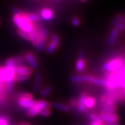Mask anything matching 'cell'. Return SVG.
<instances>
[{
	"label": "cell",
	"mask_w": 125,
	"mask_h": 125,
	"mask_svg": "<svg viewBox=\"0 0 125 125\" xmlns=\"http://www.w3.org/2000/svg\"><path fill=\"white\" fill-rule=\"evenodd\" d=\"M12 19L15 25L18 27L19 30L30 33L33 29V24L28 20V19L24 16V13L13 15Z\"/></svg>",
	"instance_id": "1"
},
{
	"label": "cell",
	"mask_w": 125,
	"mask_h": 125,
	"mask_svg": "<svg viewBox=\"0 0 125 125\" xmlns=\"http://www.w3.org/2000/svg\"><path fill=\"white\" fill-rule=\"evenodd\" d=\"M125 63V61L122 58H115L105 62L102 65V69L104 71L109 73L117 71L122 67Z\"/></svg>",
	"instance_id": "2"
},
{
	"label": "cell",
	"mask_w": 125,
	"mask_h": 125,
	"mask_svg": "<svg viewBox=\"0 0 125 125\" xmlns=\"http://www.w3.org/2000/svg\"><path fill=\"white\" fill-rule=\"evenodd\" d=\"M33 27L38 30V33H39V37H40L39 42L36 46V49L38 51H42L45 48V44H46L47 39V36H48V31L45 27L41 26L39 22L34 23Z\"/></svg>",
	"instance_id": "3"
},
{
	"label": "cell",
	"mask_w": 125,
	"mask_h": 125,
	"mask_svg": "<svg viewBox=\"0 0 125 125\" xmlns=\"http://www.w3.org/2000/svg\"><path fill=\"white\" fill-rule=\"evenodd\" d=\"M18 102L20 106L28 110L33 107L36 104V101L33 99V96L31 94L25 93L19 96Z\"/></svg>",
	"instance_id": "4"
},
{
	"label": "cell",
	"mask_w": 125,
	"mask_h": 125,
	"mask_svg": "<svg viewBox=\"0 0 125 125\" xmlns=\"http://www.w3.org/2000/svg\"><path fill=\"white\" fill-rule=\"evenodd\" d=\"M51 106L49 103L44 100H39L36 102L34 106L28 111L27 115L29 117H34L38 115L41 110L45 108H50Z\"/></svg>",
	"instance_id": "5"
},
{
	"label": "cell",
	"mask_w": 125,
	"mask_h": 125,
	"mask_svg": "<svg viewBox=\"0 0 125 125\" xmlns=\"http://www.w3.org/2000/svg\"><path fill=\"white\" fill-rule=\"evenodd\" d=\"M60 45V40L59 37L57 34L54 33L51 36V42L47 47V52L48 54H52L55 52L56 49Z\"/></svg>",
	"instance_id": "6"
},
{
	"label": "cell",
	"mask_w": 125,
	"mask_h": 125,
	"mask_svg": "<svg viewBox=\"0 0 125 125\" xmlns=\"http://www.w3.org/2000/svg\"><path fill=\"white\" fill-rule=\"evenodd\" d=\"M92 76L83 74V75H74L71 77L70 80L72 83H80L85 82H90L92 79Z\"/></svg>",
	"instance_id": "7"
},
{
	"label": "cell",
	"mask_w": 125,
	"mask_h": 125,
	"mask_svg": "<svg viewBox=\"0 0 125 125\" xmlns=\"http://www.w3.org/2000/svg\"><path fill=\"white\" fill-rule=\"evenodd\" d=\"M15 74L29 76L33 72V70L31 68L26 67V66L18 65V66L15 67Z\"/></svg>",
	"instance_id": "8"
},
{
	"label": "cell",
	"mask_w": 125,
	"mask_h": 125,
	"mask_svg": "<svg viewBox=\"0 0 125 125\" xmlns=\"http://www.w3.org/2000/svg\"><path fill=\"white\" fill-rule=\"evenodd\" d=\"M24 58L26 60L29 65L31 66L32 69H37L38 67V61L36 60V58H35L34 55L31 53V52H28L25 54L24 56Z\"/></svg>",
	"instance_id": "9"
},
{
	"label": "cell",
	"mask_w": 125,
	"mask_h": 125,
	"mask_svg": "<svg viewBox=\"0 0 125 125\" xmlns=\"http://www.w3.org/2000/svg\"><path fill=\"white\" fill-rule=\"evenodd\" d=\"M40 17L44 20L49 21L54 18V12L50 9H43L40 12Z\"/></svg>",
	"instance_id": "10"
},
{
	"label": "cell",
	"mask_w": 125,
	"mask_h": 125,
	"mask_svg": "<svg viewBox=\"0 0 125 125\" xmlns=\"http://www.w3.org/2000/svg\"><path fill=\"white\" fill-rule=\"evenodd\" d=\"M87 97V94L85 93L81 94L79 99L77 100V109L80 113H83L85 111V108L84 106V102L85 99Z\"/></svg>",
	"instance_id": "11"
},
{
	"label": "cell",
	"mask_w": 125,
	"mask_h": 125,
	"mask_svg": "<svg viewBox=\"0 0 125 125\" xmlns=\"http://www.w3.org/2000/svg\"><path fill=\"white\" fill-rule=\"evenodd\" d=\"M30 36H31V42L32 45L36 46L39 42L40 40V37H39V33L37 29H36L34 27L33 29V30L29 33Z\"/></svg>",
	"instance_id": "12"
},
{
	"label": "cell",
	"mask_w": 125,
	"mask_h": 125,
	"mask_svg": "<svg viewBox=\"0 0 125 125\" xmlns=\"http://www.w3.org/2000/svg\"><path fill=\"white\" fill-rule=\"evenodd\" d=\"M118 33H119V31L117 30L115 28L112 29L110 33V35L108 36V45H113L115 42L118 36Z\"/></svg>",
	"instance_id": "13"
},
{
	"label": "cell",
	"mask_w": 125,
	"mask_h": 125,
	"mask_svg": "<svg viewBox=\"0 0 125 125\" xmlns=\"http://www.w3.org/2000/svg\"><path fill=\"white\" fill-rule=\"evenodd\" d=\"M42 82V74L40 72H37L35 76V81L33 84V90L35 93H38L40 88Z\"/></svg>",
	"instance_id": "14"
},
{
	"label": "cell",
	"mask_w": 125,
	"mask_h": 125,
	"mask_svg": "<svg viewBox=\"0 0 125 125\" xmlns=\"http://www.w3.org/2000/svg\"><path fill=\"white\" fill-rule=\"evenodd\" d=\"M85 67V61L84 58H79L76 63L75 70L77 72H82Z\"/></svg>",
	"instance_id": "15"
},
{
	"label": "cell",
	"mask_w": 125,
	"mask_h": 125,
	"mask_svg": "<svg viewBox=\"0 0 125 125\" xmlns=\"http://www.w3.org/2000/svg\"><path fill=\"white\" fill-rule=\"evenodd\" d=\"M95 103H96V101L93 97H91V96L88 97L87 96L85 99V102H84V106H85V108L91 109L95 106Z\"/></svg>",
	"instance_id": "16"
},
{
	"label": "cell",
	"mask_w": 125,
	"mask_h": 125,
	"mask_svg": "<svg viewBox=\"0 0 125 125\" xmlns=\"http://www.w3.org/2000/svg\"><path fill=\"white\" fill-rule=\"evenodd\" d=\"M24 14V16L28 19L29 21H30L31 23L34 24V23L38 22L40 21V17L38 14L37 13H25Z\"/></svg>",
	"instance_id": "17"
},
{
	"label": "cell",
	"mask_w": 125,
	"mask_h": 125,
	"mask_svg": "<svg viewBox=\"0 0 125 125\" xmlns=\"http://www.w3.org/2000/svg\"><path fill=\"white\" fill-rule=\"evenodd\" d=\"M53 107L56 108L58 111H61L62 112H65L67 113L70 111V108L67 106V105L62 104L60 102H55L53 104Z\"/></svg>",
	"instance_id": "18"
},
{
	"label": "cell",
	"mask_w": 125,
	"mask_h": 125,
	"mask_svg": "<svg viewBox=\"0 0 125 125\" xmlns=\"http://www.w3.org/2000/svg\"><path fill=\"white\" fill-rule=\"evenodd\" d=\"M112 24L114 26V27L117 30L119 31H122L125 29V25L124 24L120 22V21H118L116 19H113L112 20Z\"/></svg>",
	"instance_id": "19"
},
{
	"label": "cell",
	"mask_w": 125,
	"mask_h": 125,
	"mask_svg": "<svg viewBox=\"0 0 125 125\" xmlns=\"http://www.w3.org/2000/svg\"><path fill=\"white\" fill-rule=\"evenodd\" d=\"M100 117H101V119H102V122H104V123H106L108 125H111L113 123L112 122V121L111 120V119L109 118V117L108 115V114L106 113H104V112H101V113H100Z\"/></svg>",
	"instance_id": "20"
},
{
	"label": "cell",
	"mask_w": 125,
	"mask_h": 125,
	"mask_svg": "<svg viewBox=\"0 0 125 125\" xmlns=\"http://www.w3.org/2000/svg\"><path fill=\"white\" fill-rule=\"evenodd\" d=\"M18 34L23 39L28 40V41H31V36H30L29 33H27L26 31L18 29Z\"/></svg>",
	"instance_id": "21"
},
{
	"label": "cell",
	"mask_w": 125,
	"mask_h": 125,
	"mask_svg": "<svg viewBox=\"0 0 125 125\" xmlns=\"http://www.w3.org/2000/svg\"><path fill=\"white\" fill-rule=\"evenodd\" d=\"M28 79H29V76H27V75L15 74V81H16V82H24Z\"/></svg>",
	"instance_id": "22"
},
{
	"label": "cell",
	"mask_w": 125,
	"mask_h": 125,
	"mask_svg": "<svg viewBox=\"0 0 125 125\" xmlns=\"http://www.w3.org/2000/svg\"><path fill=\"white\" fill-rule=\"evenodd\" d=\"M52 89L51 86H47V87H45V88H43V89L42 90V91L40 93V94H41L42 97H45L48 96L49 94L52 93Z\"/></svg>",
	"instance_id": "23"
},
{
	"label": "cell",
	"mask_w": 125,
	"mask_h": 125,
	"mask_svg": "<svg viewBox=\"0 0 125 125\" xmlns=\"http://www.w3.org/2000/svg\"><path fill=\"white\" fill-rule=\"evenodd\" d=\"M108 114V115L109 117V118L111 119V120L112 121V122H117L118 120H119V117L117 115L115 112H112V113H106Z\"/></svg>",
	"instance_id": "24"
},
{
	"label": "cell",
	"mask_w": 125,
	"mask_h": 125,
	"mask_svg": "<svg viewBox=\"0 0 125 125\" xmlns=\"http://www.w3.org/2000/svg\"><path fill=\"white\" fill-rule=\"evenodd\" d=\"M51 114V112L49 108H45V109H42L41 110L39 113V115L42 117H48Z\"/></svg>",
	"instance_id": "25"
},
{
	"label": "cell",
	"mask_w": 125,
	"mask_h": 125,
	"mask_svg": "<svg viewBox=\"0 0 125 125\" xmlns=\"http://www.w3.org/2000/svg\"><path fill=\"white\" fill-rule=\"evenodd\" d=\"M71 22L73 26H74V27H78V26H79V25H80L81 21H80V20H79L78 18H76V17H74V18H72Z\"/></svg>",
	"instance_id": "26"
},
{
	"label": "cell",
	"mask_w": 125,
	"mask_h": 125,
	"mask_svg": "<svg viewBox=\"0 0 125 125\" xmlns=\"http://www.w3.org/2000/svg\"><path fill=\"white\" fill-rule=\"evenodd\" d=\"M11 11L13 13L14 15H16V14H21L22 13H23L22 10H20V9L15 7V6H12L11 7Z\"/></svg>",
	"instance_id": "27"
},
{
	"label": "cell",
	"mask_w": 125,
	"mask_h": 125,
	"mask_svg": "<svg viewBox=\"0 0 125 125\" xmlns=\"http://www.w3.org/2000/svg\"><path fill=\"white\" fill-rule=\"evenodd\" d=\"M116 20H117L118 21H120V22H122V24H125V18L122 15H120V14H118L116 15Z\"/></svg>",
	"instance_id": "28"
},
{
	"label": "cell",
	"mask_w": 125,
	"mask_h": 125,
	"mask_svg": "<svg viewBox=\"0 0 125 125\" xmlns=\"http://www.w3.org/2000/svg\"><path fill=\"white\" fill-rule=\"evenodd\" d=\"M0 125H8V122L5 118H0Z\"/></svg>",
	"instance_id": "29"
},
{
	"label": "cell",
	"mask_w": 125,
	"mask_h": 125,
	"mask_svg": "<svg viewBox=\"0 0 125 125\" xmlns=\"http://www.w3.org/2000/svg\"><path fill=\"white\" fill-rule=\"evenodd\" d=\"M103 122H93L92 123H90V125H102V123Z\"/></svg>",
	"instance_id": "30"
},
{
	"label": "cell",
	"mask_w": 125,
	"mask_h": 125,
	"mask_svg": "<svg viewBox=\"0 0 125 125\" xmlns=\"http://www.w3.org/2000/svg\"><path fill=\"white\" fill-rule=\"evenodd\" d=\"M0 83H4V81H3L2 77H1V74H0Z\"/></svg>",
	"instance_id": "31"
},
{
	"label": "cell",
	"mask_w": 125,
	"mask_h": 125,
	"mask_svg": "<svg viewBox=\"0 0 125 125\" xmlns=\"http://www.w3.org/2000/svg\"><path fill=\"white\" fill-rule=\"evenodd\" d=\"M20 125H29V123H27V122H24V123H22V124H20Z\"/></svg>",
	"instance_id": "32"
},
{
	"label": "cell",
	"mask_w": 125,
	"mask_h": 125,
	"mask_svg": "<svg viewBox=\"0 0 125 125\" xmlns=\"http://www.w3.org/2000/svg\"><path fill=\"white\" fill-rule=\"evenodd\" d=\"M122 88H123L125 90V82H124V83H123V84L122 85Z\"/></svg>",
	"instance_id": "33"
},
{
	"label": "cell",
	"mask_w": 125,
	"mask_h": 125,
	"mask_svg": "<svg viewBox=\"0 0 125 125\" xmlns=\"http://www.w3.org/2000/svg\"><path fill=\"white\" fill-rule=\"evenodd\" d=\"M111 125H120L119 124H117V122H113V123H112Z\"/></svg>",
	"instance_id": "34"
},
{
	"label": "cell",
	"mask_w": 125,
	"mask_h": 125,
	"mask_svg": "<svg viewBox=\"0 0 125 125\" xmlns=\"http://www.w3.org/2000/svg\"><path fill=\"white\" fill-rule=\"evenodd\" d=\"M79 1H80L81 2H85L87 0H79Z\"/></svg>",
	"instance_id": "35"
},
{
	"label": "cell",
	"mask_w": 125,
	"mask_h": 125,
	"mask_svg": "<svg viewBox=\"0 0 125 125\" xmlns=\"http://www.w3.org/2000/svg\"><path fill=\"white\" fill-rule=\"evenodd\" d=\"M102 125H108V124H106V123H104V122H102Z\"/></svg>",
	"instance_id": "36"
},
{
	"label": "cell",
	"mask_w": 125,
	"mask_h": 125,
	"mask_svg": "<svg viewBox=\"0 0 125 125\" xmlns=\"http://www.w3.org/2000/svg\"><path fill=\"white\" fill-rule=\"evenodd\" d=\"M61 1V0H55V1H57V2H58V1Z\"/></svg>",
	"instance_id": "37"
},
{
	"label": "cell",
	"mask_w": 125,
	"mask_h": 125,
	"mask_svg": "<svg viewBox=\"0 0 125 125\" xmlns=\"http://www.w3.org/2000/svg\"></svg>",
	"instance_id": "38"
}]
</instances>
